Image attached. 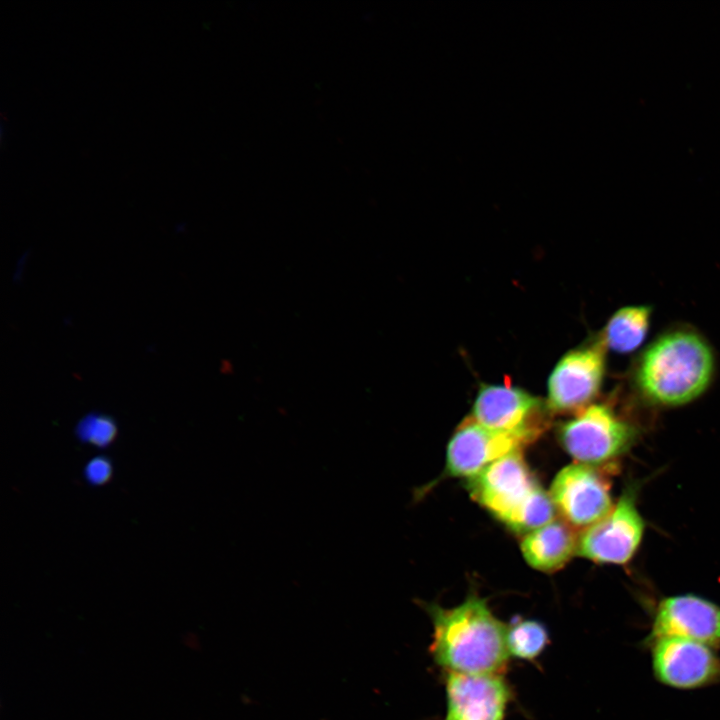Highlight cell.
<instances>
[{
  "label": "cell",
  "instance_id": "cell-1",
  "mask_svg": "<svg viewBox=\"0 0 720 720\" xmlns=\"http://www.w3.org/2000/svg\"><path fill=\"white\" fill-rule=\"evenodd\" d=\"M433 625L429 647L433 661L446 672L500 673L510 656L507 626L485 599L470 594L461 604L444 608L423 603Z\"/></svg>",
  "mask_w": 720,
  "mask_h": 720
},
{
  "label": "cell",
  "instance_id": "cell-2",
  "mask_svg": "<svg viewBox=\"0 0 720 720\" xmlns=\"http://www.w3.org/2000/svg\"><path fill=\"white\" fill-rule=\"evenodd\" d=\"M714 356L705 339L678 329L657 338L641 355L635 382L641 394L662 406L688 403L709 386Z\"/></svg>",
  "mask_w": 720,
  "mask_h": 720
},
{
  "label": "cell",
  "instance_id": "cell-3",
  "mask_svg": "<svg viewBox=\"0 0 720 720\" xmlns=\"http://www.w3.org/2000/svg\"><path fill=\"white\" fill-rule=\"evenodd\" d=\"M635 436L634 428L603 404L589 405L559 429V440L567 453L590 466L620 456L631 447Z\"/></svg>",
  "mask_w": 720,
  "mask_h": 720
},
{
  "label": "cell",
  "instance_id": "cell-4",
  "mask_svg": "<svg viewBox=\"0 0 720 720\" xmlns=\"http://www.w3.org/2000/svg\"><path fill=\"white\" fill-rule=\"evenodd\" d=\"M538 487L520 451L492 462L468 481L472 498L508 527Z\"/></svg>",
  "mask_w": 720,
  "mask_h": 720
},
{
  "label": "cell",
  "instance_id": "cell-5",
  "mask_svg": "<svg viewBox=\"0 0 720 720\" xmlns=\"http://www.w3.org/2000/svg\"><path fill=\"white\" fill-rule=\"evenodd\" d=\"M645 524L632 491L578 537L577 554L598 563L625 564L636 553Z\"/></svg>",
  "mask_w": 720,
  "mask_h": 720
},
{
  "label": "cell",
  "instance_id": "cell-6",
  "mask_svg": "<svg viewBox=\"0 0 720 720\" xmlns=\"http://www.w3.org/2000/svg\"><path fill=\"white\" fill-rule=\"evenodd\" d=\"M544 404L535 396L511 385H485L479 390L471 418L479 424L535 440L545 426Z\"/></svg>",
  "mask_w": 720,
  "mask_h": 720
},
{
  "label": "cell",
  "instance_id": "cell-7",
  "mask_svg": "<svg viewBox=\"0 0 720 720\" xmlns=\"http://www.w3.org/2000/svg\"><path fill=\"white\" fill-rule=\"evenodd\" d=\"M604 370L602 342L566 353L549 376L547 408L578 413L588 407L600 389Z\"/></svg>",
  "mask_w": 720,
  "mask_h": 720
},
{
  "label": "cell",
  "instance_id": "cell-8",
  "mask_svg": "<svg viewBox=\"0 0 720 720\" xmlns=\"http://www.w3.org/2000/svg\"><path fill=\"white\" fill-rule=\"evenodd\" d=\"M651 643L653 673L662 684L697 689L720 682V659L713 648L676 637Z\"/></svg>",
  "mask_w": 720,
  "mask_h": 720
},
{
  "label": "cell",
  "instance_id": "cell-9",
  "mask_svg": "<svg viewBox=\"0 0 720 720\" xmlns=\"http://www.w3.org/2000/svg\"><path fill=\"white\" fill-rule=\"evenodd\" d=\"M550 496L563 518L578 527L592 525L613 507L605 478L592 466L581 463L559 471Z\"/></svg>",
  "mask_w": 720,
  "mask_h": 720
},
{
  "label": "cell",
  "instance_id": "cell-10",
  "mask_svg": "<svg viewBox=\"0 0 720 720\" xmlns=\"http://www.w3.org/2000/svg\"><path fill=\"white\" fill-rule=\"evenodd\" d=\"M444 720H504L511 689L500 673L446 672Z\"/></svg>",
  "mask_w": 720,
  "mask_h": 720
},
{
  "label": "cell",
  "instance_id": "cell-11",
  "mask_svg": "<svg viewBox=\"0 0 720 720\" xmlns=\"http://www.w3.org/2000/svg\"><path fill=\"white\" fill-rule=\"evenodd\" d=\"M666 637L720 648V606L693 594L663 599L657 606L649 640Z\"/></svg>",
  "mask_w": 720,
  "mask_h": 720
},
{
  "label": "cell",
  "instance_id": "cell-12",
  "mask_svg": "<svg viewBox=\"0 0 720 720\" xmlns=\"http://www.w3.org/2000/svg\"><path fill=\"white\" fill-rule=\"evenodd\" d=\"M527 442L511 433L485 427L471 417L456 429L447 448L446 467L449 475H477L492 462L520 451Z\"/></svg>",
  "mask_w": 720,
  "mask_h": 720
},
{
  "label": "cell",
  "instance_id": "cell-13",
  "mask_svg": "<svg viewBox=\"0 0 720 720\" xmlns=\"http://www.w3.org/2000/svg\"><path fill=\"white\" fill-rule=\"evenodd\" d=\"M578 537L563 521L552 520L528 533L521 542L527 563L540 571L553 572L577 553Z\"/></svg>",
  "mask_w": 720,
  "mask_h": 720
},
{
  "label": "cell",
  "instance_id": "cell-14",
  "mask_svg": "<svg viewBox=\"0 0 720 720\" xmlns=\"http://www.w3.org/2000/svg\"><path fill=\"white\" fill-rule=\"evenodd\" d=\"M650 314L651 311L646 306H628L619 309L612 315L604 329L603 345L620 353L634 351L645 339Z\"/></svg>",
  "mask_w": 720,
  "mask_h": 720
},
{
  "label": "cell",
  "instance_id": "cell-15",
  "mask_svg": "<svg viewBox=\"0 0 720 720\" xmlns=\"http://www.w3.org/2000/svg\"><path fill=\"white\" fill-rule=\"evenodd\" d=\"M506 641L509 654L521 660H535L549 642L545 626L531 619L518 620L507 626Z\"/></svg>",
  "mask_w": 720,
  "mask_h": 720
},
{
  "label": "cell",
  "instance_id": "cell-16",
  "mask_svg": "<svg viewBox=\"0 0 720 720\" xmlns=\"http://www.w3.org/2000/svg\"><path fill=\"white\" fill-rule=\"evenodd\" d=\"M73 432L80 444L98 450H107L117 441L119 427L111 415L94 411L81 417L75 424Z\"/></svg>",
  "mask_w": 720,
  "mask_h": 720
},
{
  "label": "cell",
  "instance_id": "cell-17",
  "mask_svg": "<svg viewBox=\"0 0 720 720\" xmlns=\"http://www.w3.org/2000/svg\"><path fill=\"white\" fill-rule=\"evenodd\" d=\"M114 470L113 459L106 454H98L86 461L82 477L88 486L101 488L113 480Z\"/></svg>",
  "mask_w": 720,
  "mask_h": 720
}]
</instances>
